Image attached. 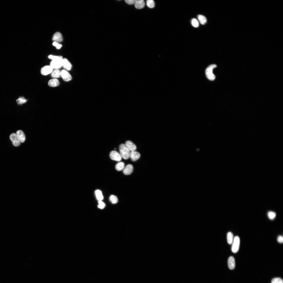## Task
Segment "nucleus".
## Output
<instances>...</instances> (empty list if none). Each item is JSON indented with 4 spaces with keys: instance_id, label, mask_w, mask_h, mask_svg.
<instances>
[{
    "instance_id": "obj_1",
    "label": "nucleus",
    "mask_w": 283,
    "mask_h": 283,
    "mask_svg": "<svg viewBox=\"0 0 283 283\" xmlns=\"http://www.w3.org/2000/svg\"><path fill=\"white\" fill-rule=\"evenodd\" d=\"M120 154L122 157L125 159H127L130 157L131 151L126 146L125 144H122L119 147Z\"/></svg>"
},
{
    "instance_id": "obj_2",
    "label": "nucleus",
    "mask_w": 283,
    "mask_h": 283,
    "mask_svg": "<svg viewBox=\"0 0 283 283\" xmlns=\"http://www.w3.org/2000/svg\"><path fill=\"white\" fill-rule=\"evenodd\" d=\"M217 65L215 64H212L210 65L206 69V74L207 78L210 80H214L216 77L213 72L214 69L216 67Z\"/></svg>"
},
{
    "instance_id": "obj_3",
    "label": "nucleus",
    "mask_w": 283,
    "mask_h": 283,
    "mask_svg": "<svg viewBox=\"0 0 283 283\" xmlns=\"http://www.w3.org/2000/svg\"><path fill=\"white\" fill-rule=\"evenodd\" d=\"M240 243V240L239 237L237 236L234 238L233 240L232 244L231 250L233 253H236L238 252L239 249Z\"/></svg>"
},
{
    "instance_id": "obj_4",
    "label": "nucleus",
    "mask_w": 283,
    "mask_h": 283,
    "mask_svg": "<svg viewBox=\"0 0 283 283\" xmlns=\"http://www.w3.org/2000/svg\"><path fill=\"white\" fill-rule=\"evenodd\" d=\"M10 139L12 142L13 145L15 147H18L20 145V140L17 135L15 133L11 134L10 136Z\"/></svg>"
},
{
    "instance_id": "obj_5",
    "label": "nucleus",
    "mask_w": 283,
    "mask_h": 283,
    "mask_svg": "<svg viewBox=\"0 0 283 283\" xmlns=\"http://www.w3.org/2000/svg\"><path fill=\"white\" fill-rule=\"evenodd\" d=\"M63 58L58 60H52L51 63V66L55 69L61 68L63 66Z\"/></svg>"
},
{
    "instance_id": "obj_6",
    "label": "nucleus",
    "mask_w": 283,
    "mask_h": 283,
    "mask_svg": "<svg viewBox=\"0 0 283 283\" xmlns=\"http://www.w3.org/2000/svg\"><path fill=\"white\" fill-rule=\"evenodd\" d=\"M110 157L112 160L117 161H120L122 159V157L120 154L116 151H112L110 154Z\"/></svg>"
},
{
    "instance_id": "obj_7",
    "label": "nucleus",
    "mask_w": 283,
    "mask_h": 283,
    "mask_svg": "<svg viewBox=\"0 0 283 283\" xmlns=\"http://www.w3.org/2000/svg\"><path fill=\"white\" fill-rule=\"evenodd\" d=\"M53 70V68L51 66H46L41 68V72L43 75H47L51 73Z\"/></svg>"
},
{
    "instance_id": "obj_8",
    "label": "nucleus",
    "mask_w": 283,
    "mask_h": 283,
    "mask_svg": "<svg viewBox=\"0 0 283 283\" xmlns=\"http://www.w3.org/2000/svg\"><path fill=\"white\" fill-rule=\"evenodd\" d=\"M61 76L64 81L68 82L71 81L72 77L69 73L66 70H63L61 71Z\"/></svg>"
},
{
    "instance_id": "obj_9",
    "label": "nucleus",
    "mask_w": 283,
    "mask_h": 283,
    "mask_svg": "<svg viewBox=\"0 0 283 283\" xmlns=\"http://www.w3.org/2000/svg\"><path fill=\"white\" fill-rule=\"evenodd\" d=\"M125 145L130 151H136L137 149L136 145L131 141H126L125 143Z\"/></svg>"
},
{
    "instance_id": "obj_10",
    "label": "nucleus",
    "mask_w": 283,
    "mask_h": 283,
    "mask_svg": "<svg viewBox=\"0 0 283 283\" xmlns=\"http://www.w3.org/2000/svg\"><path fill=\"white\" fill-rule=\"evenodd\" d=\"M134 4L135 8L138 9H143L145 5V2L143 0H136Z\"/></svg>"
},
{
    "instance_id": "obj_11",
    "label": "nucleus",
    "mask_w": 283,
    "mask_h": 283,
    "mask_svg": "<svg viewBox=\"0 0 283 283\" xmlns=\"http://www.w3.org/2000/svg\"><path fill=\"white\" fill-rule=\"evenodd\" d=\"M62 66L65 70L67 71H70L72 67V64L66 58L63 59Z\"/></svg>"
},
{
    "instance_id": "obj_12",
    "label": "nucleus",
    "mask_w": 283,
    "mask_h": 283,
    "mask_svg": "<svg viewBox=\"0 0 283 283\" xmlns=\"http://www.w3.org/2000/svg\"><path fill=\"white\" fill-rule=\"evenodd\" d=\"M133 171V167L132 165L129 164L127 165L124 168L123 170L124 174L126 175L131 174Z\"/></svg>"
},
{
    "instance_id": "obj_13",
    "label": "nucleus",
    "mask_w": 283,
    "mask_h": 283,
    "mask_svg": "<svg viewBox=\"0 0 283 283\" xmlns=\"http://www.w3.org/2000/svg\"><path fill=\"white\" fill-rule=\"evenodd\" d=\"M53 40L54 42L58 43L62 42L63 40V37L62 34L59 32H56L53 35Z\"/></svg>"
},
{
    "instance_id": "obj_14",
    "label": "nucleus",
    "mask_w": 283,
    "mask_h": 283,
    "mask_svg": "<svg viewBox=\"0 0 283 283\" xmlns=\"http://www.w3.org/2000/svg\"><path fill=\"white\" fill-rule=\"evenodd\" d=\"M228 266L230 269H233L235 267V261L234 258L232 256H230L228 261Z\"/></svg>"
},
{
    "instance_id": "obj_15",
    "label": "nucleus",
    "mask_w": 283,
    "mask_h": 283,
    "mask_svg": "<svg viewBox=\"0 0 283 283\" xmlns=\"http://www.w3.org/2000/svg\"><path fill=\"white\" fill-rule=\"evenodd\" d=\"M140 154L136 151H132L131 152L130 157L133 161L137 160L140 158Z\"/></svg>"
},
{
    "instance_id": "obj_16",
    "label": "nucleus",
    "mask_w": 283,
    "mask_h": 283,
    "mask_svg": "<svg viewBox=\"0 0 283 283\" xmlns=\"http://www.w3.org/2000/svg\"><path fill=\"white\" fill-rule=\"evenodd\" d=\"M16 134L18 136L21 143H24L26 140V137L23 132L21 130H19L17 132Z\"/></svg>"
},
{
    "instance_id": "obj_17",
    "label": "nucleus",
    "mask_w": 283,
    "mask_h": 283,
    "mask_svg": "<svg viewBox=\"0 0 283 283\" xmlns=\"http://www.w3.org/2000/svg\"><path fill=\"white\" fill-rule=\"evenodd\" d=\"M59 82L58 80L56 78H54L51 79L48 82V85L52 87H55L59 85Z\"/></svg>"
},
{
    "instance_id": "obj_18",
    "label": "nucleus",
    "mask_w": 283,
    "mask_h": 283,
    "mask_svg": "<svg viewBox=\"0 0 283 283\" xmlns=\"http://www.w3.org/2000/svg\"><path fill=\"white\" fill-rule=\"evenodd\" d=\"M51 73L52 77L54 78H59L61 76V71L58 69H55Z\"/></svg>"
},
{
    "instance_id": "obj_19",
    "label": "nucleus",
    "mask_w": 283,
    "mask_h": 283,
    "mask_svg": "<svg viewBox=\"0 0 283 283\" xmlns=\"http://www.w3.org/2000/svg\"><path fill=\"white\" fill-rule=\"evenodd\" d=\"M227 237L228 243L230 245L232 244L234 238L233 233L230 232H228Z\"/></svg>"
},
{
    "instance_id": "obj_20",
    "label": "nucleus",
    "mask_w": 283,
    "mask_h": 283,
    "mask_svg": "<svg viewBox=\"0 0 283 283\" xmlns=\"http://www.w3.org/2000/svg\"><path fill=\"white\" fill-rule=\"evenodd\" d=\"M95 194L97 198L99 201H102L104 197L101 190H97L95 192Z\"/></svg>"
},
{
    "instance_id": "obj_21",
    "label": "nucleus",
    "mask_w": 283,
    "mask_h": 283,
    "mask_svg": "<svg viewBox=\"0 0 283 283\" xmlns=\"http://www.w3.org/2000/svg\"><path fill=\"white\" fill-rule=\"evenodd\" d=\"M198 19L200 23L202 25H204L206 23L207 21L206 18L203 15H199L198 16Z\"/></svg>"
},
{
    "instance_id": "obj_22",
    "label": "nucleus",
    "mask_w": 283,
    "mask_h": 283,
    "mask_svg": "<svg viewBox=\"0 0 283 283\" xmlns=\"http://www.w3.org/2000/svg\"><path fill=\"white\" fill-rule=\"evenodd\" d=\"M125 164L122 162H119L117 163L115 166V168L118 171H121L124 168Z\"/></svg>"
},
{
    "instance_id": "obj_23",
    "label": "nucleus",
    "mask_w": 283,
    "mask_h": 283,
    "mask_svg": "<svg viewBox=\"0 0 283 283\" xmlns=\"http://www.w3.org/2000/svg\"><path fill=\"white\" fill-rule=\"evenodd\" d=\"M16 101L18 105H21L26 103L27 101V100L24 97H21L17 99Z\"/></svg>"
},
{
    "instance_id": "obj_24",
    "label": "nucleus",
    "mask_w": 283,
    "mask_h": 283,
    "mask_svg": "<svg viewBox=\"0 0 283 283\" xmlns=\"http://www.w3.org/2000/svg\"><path fill=\"white\" fill-rule=\"evenodd\" d=\"M146 4L148 7L151 9L154 8L155 5V2L153 0H147Z\"/></svg>"
},
{
    "instance_id": "obj_25",
    "label": "nucleus",
    "mask_w": 283,
    "mask_h": 283,
    "mask_svg": "<svg viewBox=\"0 0 283 283\" xmlns=\"http://www.w3.org/2000/svg\"><path fill=\"white\" fill-rule=\"evenodd\" d=\"M110 201L113 204H116L118 202V200L117 197L115 195H112L109 198Z\"/></svg>"
},
{
    "instance_id": "obj_26",
    "label": "nucleus",
    "mask_w": 283,
    "mask_h": 283,
    "mask_svg": "<svg viewBox=\"0 0 283 283\" xmlns=\"http://www.w3.org/2000/svg\"><path fill=\"white\" fill-rule=\"evenodd\" d=\"M276 214L275 213L272 211L269 212L268 213V218L270 220H273L275 217Z\"/></svg>"
},
{
    "instance_id": "obj_27",
    "label": "nucleus",
    "mask_w": 283,
    "mask_h": 283,
    "mask_svg": "<svg viewBox=\"0 0 283 283\" xmlns=\"http://www.w3.org/2000/svg\"><path fill=\"white\" fill-rule=\"evenodd\" d=\"M271 283H283V281L280 278H276L272 279Z\"/></svg>"
},
{
    "instance_id": "obj_28",
    "label": "nucleus",
    "mask_w": 283,
    "mask_h": 283,
    "mask_svg": "<svg viewBox=\"0 0 283 283\" xmlns=\"http://www.w3.org/2000/svg\"><path fill=\"white\" fill-rule=\"evenodd\" d=\"M191 23L192 25L195 27L197 28L199 26V22L197 20L195 19H193L192 20Z\"/></svg>"
},
{
    "instance_id": "obj_29",
    "label": "nucleus",
    "mask_w": 283,
    "mask_h": 283,
    "mask_svg": "<svg viewBox=\"0 0 283 283\" xmlns=\"http://www.w3.org/2000/svg\"><path fill=\"white\" fill-rule=\"evenodd\" d=\"M48 58L49 59L52 60H56L63 58V57L61 56H56L53 55L49 56Z\"/></svg>"
},
{
    "instance_id": "obj_30",
    "label": "nucleus",
    "mask_w": 283,
    "mask_h": 283,
    "mask_svg": "<svg viewBox=\"0 0 283 283\" xmlns=\"http://www.w3.org/2000/svg\"><path fill=\"white\" fill-rule=\"evenodd\" d=\"M98 207L101 209H103L106 207V204L102 201H99Z\"/></svg>"
},
{
    "instance_id": "obj_31",
    "label": "nucleus",
    "mask_w": 283,
    "mask_h": 283,
    "mask_svg": "<svg viewBox=\"0 0 283 283\" xmlns=\"http://www.w3.org/2000/svg\"><path fill=\"white\" fill-rule=\"evenodd\" d=\"M53 44V46L56 47L57 48L58 50L60 49L62 46V45L60 44L58 42H54Z\"/></svg>"
},
{
    "instance_id": "obj_32",
    "label": "nucleus",
    "mask_w": 283,
    "mask_h": 283,
    "mask_svg": "<svg viewBox=\"0 0 283 283\" xmlns=\"http://www.w3.org/2000/svg\"><path fill=\"white\" fill-rule=\"evenodd\" d=\"M135 1V0H126L125 1L126 3L130 5L134 4Z\"/></svg>"
},
{
    "instance_id": "obj_33",
    "label": "nucleus",
    "mask_w": 283,
    "mask_h": 283,
    "mask_svg": "<svg viewBox=\"0 0 283 283\" xmlns=\"http://www.w3.org/2000/svg\"><path fill=\"white\" fill-rule=\"evenodd\" d=\"M277 241L279 243H282L283 242V238L281 236H279L277 238Z\"/></svg>"
}]
</instances>
